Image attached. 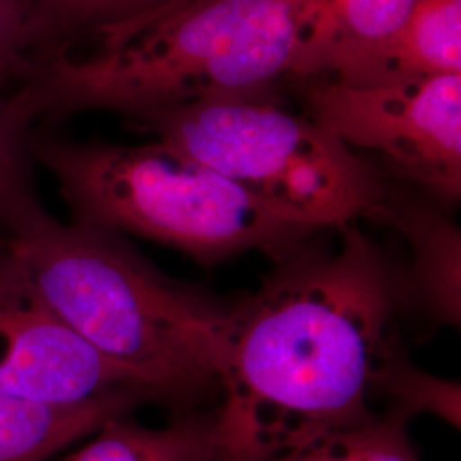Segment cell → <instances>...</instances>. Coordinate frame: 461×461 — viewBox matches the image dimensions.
<instances>
[{
  "label": "cell",
  "instance_id": "6da1fadb",
  "mask_svg": "<svg viewBox=\"0 0 461 461\" xmlns=\"http://www.w3.org/2000/svg\"><path fill=\"white\" fill-rule=\"evenodd\" d=\"M318 234L276 257L264 284L234 304L207 461L279 460L381 415L371 400L398 344L402 268L357 224L331 247Z\"/></svg>",
  "mask_w": 461,
  "mask_h": 461
},
{
  "label": "cell",
  "instance_id": "7a4b0ae2",
  "mask_svg": "<svg viewBox=\"0 0 461 461\" xmlns=\"http://www.w3.org/2000/svg\"><path fill=\"white\" fill-rule=\"evenodd\" d=\"M303 0H166L34 57L7 110L131 118L207 99L260 98L291 74Z\"/></svg>",
  "mask_w": 461,
  "mask_h": 461
},
{
  "label": "cell",
  "instance_id": "3957f363",
  "mask_svg": "<svg viewBox=\"0 0 461 461\" xmlns=\"http://www.w3.org/2000/svg\"><path fill=\"white\" fill-rule=\"evenodd\" d=\"M50 308L154 402L188 412L219 390L234 304L171 279L123 234L47 214L4 238Z\"/></svg>",
  "mask_w": 461,
  "mask_h": 461
},
{
  "label": "cell",
  "instance_id": "277c9868",
  "mask_svg": "<svg viewBox=\"0 0 461 461\" xmlns=\"http://www.w3.org/2000/svg\"><path fill=\"white\" fill-rule=\"evenodd\" d=\"M74 221L178 249L200 264L276 258L321 232L159 140L140 146L28 137Z\"/></svg>",
  "mask_w": 461,
  "mask_h": 461
},
{
  "label": "cell",
  "instance_id": "5b68a950",
  "mask_svg": "<svg viewBox=\"0 0 461 461\" xmlns=\"http://www.w3.org/2000/svg\"><path fill=\"white\" fill-rule=\"evenodd\" d=\"M133 122L314 230L375 219L390 194L354 149L267 96L207 99Z\"/></svg>",
  "mask_w": 461,
  "mask_h": 461
},
{
  "label": "cell",
  "instance_id": "8992f818",
  "mask_svg": "<svg viewBox=\"0 0 461 461\" xmlns=\"http://www.w3.org/2000/svg\"><path fill=\"white\" fill-rule=\"evenodd\" d=\"M308 116L350 149L379 154L436 202L461 197V74L402 83L313 84Z\"/></svg>",
  "mask_w": 461,
  "mask_h": 461
},
{
  "label": "cell",
  "instance_id": "52a82bcc",
  "mask_svg": "<svg viewBox=\"0 0 461 461\" xmlns=\"http://www.w3.org/2000/svg\"><path fill=\"white\" fill-rule=\"evenodd\" d=\"M123 390L146 392L67 327L2 241L0 395L79 405Z\"/></svg>",
  "mask_w": 461,
  "mask_h": 461
},
{
  "label": "cell",
  "instance_id": "ba28073f",
  "mask_svg": "<svg viewBox=\"0 0 461 461\" xmlns=\"http://www.w3.org/2000/svg\"><path fill=\"white\" fill-rule=\"evenodd\" d=\"M417 0H303L291 74L335 77L392 38Z\"/></svg>",
  "mask_w": 461,
  "mask_h": 461
},
{
  "label": "cell",
  "instance_id": "9c48e42d",
  "mask_svg": "<svg viewBox=\"0 0 461 461\" xmlns=\"http://www.w3.org/2000/svg\"><path fill=\"white\" fill-rule=\"evenodd\" d=\"M375 219L400 230L412 248V265L402 267L405 303L422 306L441 323L460 325L461 234L438 207L388 194Z\"/></svg>",
  "mask_w": 461,
  "mask_h": 461
},
{
  "label": "cell",
  "instance_id": "30bf717a",
  "mask_svg": "<svg viewBox=\"0 0 461 461\" xmlns=\"http://www.w3.org/2000/svg\"><path fill=\"white\" fill-rule=\"evenodd\" d=\"M461 74V0H417L392 38L333 79L354 86Z\"/></svg>",
  "mask_w": 461,
  "mask_h": 461
},
{
  "label": "cell",
  "instance_id": "8fae6325",
  "mask_svg": "<svg viewBox=\"0 0 461 461\" xmlns=\"http://www.w3.org/2000/svg\"><path fill=\"white\" fill-rule=\"evenodd\" d=\"M146 402L152 398L142 390H123L79 405H43L0 395V461L50 460Z\"/></svg>",
  "mask_w": 461,
  "mask_h": 461
},
{
  "label": "cell",
  "instance_id": "7c38bea8",
  "mask_svg": "<svg viewBox=\"0 0 461 461\" xmlns=\"http://www.w3.org/2000/svg\"><path fill=\"white\" fill-rule=\"evenodd\" d=\"M67 461H207L215 441V412L180 413L165 428H146L120 415L87 438Z\"/></svg>",
  "mask_w": 461,
  "mask_h": 461
},
{
  "label": "cell",
  "instance_id": "4fadbf2b",
  "mask_svg": "<svg viewBox=\"0 0 461 461\" xmlns=\"http://www.w3.org/2000/svg\"><path fill=\"white\" fill-rule=\"evenodd\" d=\"M166 0H26L32 59L142 14Z\"/></svg>",
  "mask_w": 461,
  "mask_h": 461
},
{
  "label": "cell",
  "instance_id": "5bb4252c",
  "mask_svg": "<svg viewBox=\"0 0 461 461\" xmlns=\"http://www.w3.org/2000/svg\"><path fill=\"white\" fill-rule=\"evenodd\" d=\"M276 461H420L407 436V422L381 413L369 424L320 436Z\"/></svg>",
  "mask_w": 461,
  "mask_h": 461
},
{
  "label": "cell",
  "instance_id": "9a60e30c",
  "mask_svg": "<svg viewBox=\"0 0 461 461\" xmlns=\"http://www.w3.org/2000/svg\"><path fill=\"white\" fill-rule=\"evenodd\" d=\"M378 395L388 400L386 412L409 422L417 413H432L460 428V384L417 369L400 342L381 371Z\"/></svg>",
  "mask_w": 461,
  "mask_h": 461
},
{
  "label": "cell",
  "instance_id": "2e32d148",
  "mask_svg": "<svg viewBox=\"0 0 461 461\" xmlns=\"http://www.w3.org/2000/svg\"><path fill=\"white\" fill-rule=\"evenodd\" d=\"M28 132L0 98V234L11 236L49 214L34 192Z\"/></svg>",
  "mask_w": 461,
  "mask_h": 461
},
{
  "label": "cell",
  "instance_id": "e0dca14e",
  "mask_svg": "<svg viewBox=\"0 0 461 461\" xmlns=\"http://www.w3.org/2000/svg\"><path fill=\"white\" fill-rule=\"evenodd\" d=\"M32 64L26 0H0V98L11 81H23Z\"/></svg>",
  "mask_w": 461,
  "mask_h": 461
},
{
  "label": "cell",
  "instance_id": "ac0fdd59",
  "mask_svg": "<svg viewBox=\"0 0 461 461\" xmlns=\"http://www.w3.org/2000/svg\"><path fill=\"white\" fill-rule=\"evenodd\" d=\"M2 240H4V238H2V234H0V243H2Z\"/></svg>",
  "mask_w": 461,
  "mask_h": 461
}]
</instances>
